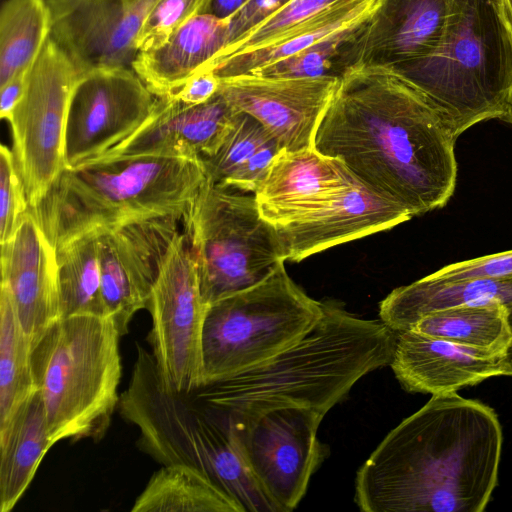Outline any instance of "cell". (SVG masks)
Masks as SVG:
<instances>
[{
    "label": "cell",
    "instance_id": "6da1fadb",
    "mask_svg": "<svg viewBox=\"0 0 512 512\" xmlns=\"http://www.w3.org/2000/svg\"><path fill=\"white\" fill-rule=\"evenodd\" d=\"M456 140L403 77L384 67H358L339 81L314 148L340 159L360 183L416 216L452 197Z\"/></svg>",
    "mask_w": 512,
    "mask_h": 512
},
{
    "label": "cell",
    "instance_id": "603a6c76",
    "mask_svg": "<svg viewBox=\"0 0 512 512\" xmlns=\"http://www.w3.org/2000/svg\"><path fill=\"white\" fill-rule=\"evenodd\" d=\"M229 20L199 14L161 46L138 52L132 69L157 97L167 95L229 45Z\"/></svg>",
    "mask_w": 512,
    "mask_h": 512
},
{
    "label": "cell",
    "instance_id": "d6986e66",
    "mask_svg": "<svg viewBox=\"0 0 512 512\" xmlns=\"http://www.w3.org/2000/svg\"><path fill=\"white\" fill-rule=\"evenodd\" d=\"M1 286L32 346L60 319L56 249L32 212L1 243Z\"/></svg>",
    "mask_w": 512,
    "mask_h": 512
},
{
    "label": "cell",
    "instance_id": "484cf974",
    "mask_svg": "<svg viewBox=\"0 0 512 512\" xmlns=\"http://www.w3.org/2000/svg\"><path fill=\"white\" fill-rule=\"evenodd\" d=\"M281 150L262 124L240 112L218 150L201 160L209 182L254 193Z\"/></svg>",
    "mask_w": 512,
    "mask_h": 512
},
{
    "label": "cell",
    "instance_id": "2e32d148",
    "mask_svg": "<svg viewBox=\"0 0 512 512\" xmlns=\"http://www.w3.org/2000/svg\"><path fill=\"white\" fill-rule=\"evenodd\" d=\"M333 78H281L244 74L221 79L220 92L255 118L281 149L314 148L315 135L339 84Z\"/></svg>",
    "mask_w": 512,
    "mask_h": 512
},
{
    "label": "cell",
    "instance_id": "d590c367",
    "mask_svg": "<svg viewBox=\"0 0 512 512\" xmlns=\"http://www.w3.org/2000/svg\"><path fill=\"white\" fill-rule=\"evenodd\" d=\"M29 203L12 150L0 148V243L8 240L28 211Z\"/></svg>",
    "mask_w": 512,
    "mask_h": 512
},
{
    "label": "cell",
    "instance_id": "5bb4252c",
    "mask_svg": "<svg viewBox=\"0 0 512 512\" xmlns=\"http://www.w3.org/2000/svg\"><path fill=\"white\" fill-rule=\"evenodd\" d=\"M183 217L156 216L100 230L98 257L107 315L121 337L133 316L147 308L162 261Z\"/></svg>",
    "mask_w": 512,
    "mask_h": 512
},
{
    "label": "cell",
    "instance_id": "74e56055",
    "mask_svg": "<svg viewBox=\"0 0 512 512\" xmlns=\"http://www.w3.org/2000/svg\"><path fill=\"white\" fill-rule=\"evenodd\" d=\"M291 0H248L229 20L230 46L280 11ZM226 48V49H227Z\"/></svg>",
    "mask_w": 512,
    "mask_h": 512
},
{
    "label": "cell",
    "instance_id": "7c38bea8",
    "mask_svg": "<svg viewBox=\"0 0 512 512\" xmlns=\"http://www.w3.org/2000/svg\"><path fill=\"white\" fill-rule=\"evenodd\" d=\"M323 418L298 407L244 420L228 418L252 473L281 512L298 506L327 456L328 448L317 436Z\"/></svg>",
    "mask_w": 512,
    "mask_h": 512
},
{
    "label": "cell",
    "instance_id": "9a60e30c",
    "mask_svg": "<svg viewBox=\"0 0 512 512\" xmlns=\"http://www.w3.org/2000/svg\"><path fill=\"white\" fill-rule=\"evenodd\" d=\"M50 38L80 75L99 68H132L136 38L159 0H46Z\"/></svg>",
    "mask_w": 512,
    "mask_h": 512
},
{
    "label": "cell",
    "instance_id": "44dd1931",
    "mask_svg": "<svg viewBox=\"0 0 512 512\" xmlns=\"http://www.w3.org/2000/svg\"><path fill=\"white\" fill-rule=\"evenodd\" d=\"M356 180L340 159L315 148L282 149L254 196L261 215L279 226L319 208Z\"/></svg>",
    "mask_w": 512,
    "mask_h": 512
},
{
    "label": "cell",
    "instance_id": "83f0119b",
    "mask_svg": "<svg viewBox=\"0 0 512 512\" xmlns=\"http://www.w3.org/2000/svg\"><path fill=\"white\" fill-rule=\"evenodd\" d=\"M132 512H244L242 507L197 468L162 465L135 500Z\"/></svg>",
    "mask_w": 512,
    "mask_h": 512
},
{
    "label": "cell",
    "instance_id": "30bf717a",
    "mask_svg": "<svg viewBox=\"0 0 512 512\" xmlns=\"http://www.w3.org/2000/svg\"><path fill=\"white\" fill-rule=\"evenodd\" d=\"M80 73L49 37L29 70L9 121L12 153L29 203L35 207L66 168L64 138L72 92Z\"/></svg>",
    "mask_w": 512,
    "mask_h": 512
},
{
    "label": "cell",
    "instance_id": "f546056e",
    "mask_svg": "<svg viewBox=\"0 0 512 512\" xmlns=\"http://www.w3.org/2000/svg\"><path fill=\"white\" fill-rule=\"evenodd\" d=\"M372 12L301 52L250 74L281 78L341 80L361 65L367 25Z\"/></svg>",
    "mask_w": 512,
    "mask_h": 512
},
{
    "label": "cell",
    "instance_id": "1f68e13d",
    "mask_svg": "<svg viewBox=\"0 0 512 512\" xmlns=\"http://www.w3.org/2000/svg\"><path fill=\"white\" fill-rule=\"evenodd\" d=\"M99 232L86 233L56 249L60 319L108 316L101 287Z\"/></svg>",
    "mask_w": 512,
    "mask_h": 512
},
{
    "label": "cell",
    "instance_id": "3957f363",
    "mask_svg": "<svg viewBox=\"0 0 512 512\" xmlns=\"http://www.w3.org/2000/svg\"><path fill=\"white\" fill-rule=\"evenodd\" d=\"M318 323L273 358L205 385L194 394L231 420L298 407L325 416L368 373L390 365L397 333L381 320L324 301Z\"/></svg>",
    "mask_w": 512,
    "mask_h": 512
},
{
    "label": "cell",
    "instance_id": "ab89813d",
    "mask_svg": "<svg viewBox=\"0 0 512 512\" xmlns=\"http://www.w3.org/2000/svg\"><path fill=\"white\" fill-rule=\"evenodd\" d=\"M30 68L17 74L7 83L0 86V115L2 119L8 122L22 98Z\"/></svg>",
    "mask_w": 512,
    "mask_h": 512
},
{
    "label": "cell",
    "instance_id": "f1b7e54d",
    "mask_svg": "<svg viewBox=\"0 0 512 512\" xmlns=\"http://www.w3.org/2000/svg\"><path fill=\"white\" fill-rule=\"evenodd\" d=\"M409 329L492 354L507 355L512 345L508 309L501 302L437 310L422 316Z\"/></svg>",
    "mask_w": 512,
    "mask_h": 512
},
{
    "label": "cell",
    "instance_id": "7bdbcfd3",
    "mask_svg": "<svg viewBox=\"0 0 512 512\" xmlns=\"http://www.w3.org/2000/svg\"><path fill=\"white\" fill-rule=\"evenodd\" d=\"M507 309H508V320H509V324H510V327L512 330V303L507 305ZM507 358L512 363V345H511L510 349L508 350Z\"/></svg>",
    "mask_w": 512,
    "mask_h": 512
},
{
    "label": "cell",
    "instance_id": "cb8c5ba5",
    "mask_svg": "<svg viewBox=\"0 0 512 512\" xmlns=\"http://www.w3.org/2000/svg\"><path fill=\"white\" fill-rule=\"evenodd\" d=\"M512 303V278L454 281L427 276L389 293L379 305L381 321L396 333L409 329L425 314L459 305Z\"/></svg>",
    "mask_w": 512,
    "mask_h": 512
},
{
    "label": "cell",
    "instance_id": "f35d334b",
    "mask_svg": "<svg viewBox=\"0 0 512 512\" xmlns=\"http://www.w3.org/2000/svg\"><path fill=\"white\" fill-rule=\"evenodd\" d=\"M221 80L212 71H200L164 96L188 105H198L210 100L220 89Z\"/></svg>",
    "mask_w": 512,
    "mask_h": 512
},
{
    "label": "cell",
    "instance_id": "ffe728a7",
    "mask_svg": "<svg viewBox=\"0 0 512 512\" xmlns=\"http://www.w3.org/2000/svg\"><path fill=\"white\" fill-rule=\"evenodd\" d=\"M390 366L403 389L431 395L512 376L507 355L468 348L413 329L397 333Z\"/></svg>",
    "mask_w": 512,
    "mask_h": 512
},
{
    "label": "cell",
    "instance_id": "e575fe53",
    "mask_svg": "<svg viewBox=\"0 0 512 512\" xmlns=\"http://www.w3.org/2000/svg\"><path fill=\"white\" fill-rule=\"evenodd\" d=\"M209 0H159L136 38L137 52L164 44L180 27L202 13Z\"/></svg>",
    "mask_w": 512,
    "mask_h": 512
},
{
    "label": "cell",
    "instance_id": "b9f144b4",
    "mask_svg": "<svg viewBox=\"0 0 512 512\" xmlns=\"http://www.w3.org/2000/svg\"><path fill=\"white\" fill-rule=\"evenodd\" d=\"M500 14L512 34V0H496Z\"/></svg>",
    "mask_w": 512,
    "mask_h": 512
},
{
    "label": "cell",
    "instance_id": "e0dca14e",
    "mask_svg": "<svg viewBox=\"0 0 512 512\" xmlns=\"http://www.w3.org/2000/svg\"><path fill=\"white\" fill-rule=\"evenodd\" d=\"M239 113L220 91L198 105L160 96L147 121L103 156L209 157L218 150Z\"/></svg>",
    "mask_w": 512,
    "mask_h": 512
},
{
    "label": "cell",
    "instance_id": "60d3db41",
    "mask_svg": "<svg viewBox=\"0 0 512 512\" xmlns=\"http://www.w3.org/2000/svg\"><path fill=\"white\" fill-rule=\"evenodd\" d=\"M248 0H209L201 14H210L221 19L234 15Z\"/></svg>",
    "mask_w": 512,
    "mask_h": 512
},
{
    "label": "cell",
    "instance_id": "52a82bcc",
    "mask_svg": "<svg viewBox=\"0 0 512 512\" xmlns=\"http://www.w3.org/2000/svg\"><path fill=\"white\" fill-rule=\"evenodd\" d=\"M121 335L110 316L56 321L32 346V370L47 430L61 440L100 441L118 407Z\"/></svg>",
    "mask_w": 512,
    "mask_h": 512
},
{
    "label": "cell",
    "instance_id": "4fadbf2b",
    "mask_svg": "<svg viewBox=\"0 0 512 512\" xmlns=\"http://www.w3.org/2000/svg\"><path fill=\"white\" fill-rule=\"evenodd\" d=\"M156 101L132 68H99L80 75L66 120V168L98 159L124 142L147 121Z\"/></svg>",
    "mask_w": 512,
    "mask_h": 512
},
{
    "label": "cell",
    "instance_id": "5b68a950",
    "mask_svg": "<svg viewBox=\"0 0 512 512\" xmlns=\"http://www.w3.org/2000/svg\"><path fill=\"white\" fill-rule=\"evenodd\" d=\"M136 348L130 382L117 408L138 428L137 447L162 465L197 468L244 512H277L252 473L228 417L194 392L168 387L153 354L138 342Z\"/></svg>",
    "mask_w": 512,
    "mask_h": 512
},
{
    "label": "cell",
    "instance_id": "7402d4cb",
    "mask_svg": "<svg viewBox=\"0 0 512 512\" xmlns=\"http://www.w3.org/2000/svg\"><path fill=\"white\" fill-rule=\"evenodd\" d=\"M456 0H378L360 67L395 69L429 54L444 34Z\"/></svg>",
    "mask_w": 512,
    "mask_h": 512
},
{
    "label": "cell",
    "instance_id": "ba28073f",
    "mask_svg": "<svg viewBox=\"0 0 512 512\" xmlns=\"http://www.w3.org/2000/svg\"><path fill=\"white\" fill-rule=\"evenodd\" d=\"M322 313V302L295 284L284 263L261 282L208 305L201 338L202 387L287 350Z\"/></svg>",
    "mask_w": 512,
    "mask_h": 512
},
{
    "label": "cell",
    "instance_id": "8992f818",
    "mask_svg": "<svg viewBox=\"0 0 512 512\" xmlns=\"http://www.w3.org/2000/svg\"><path fill=\"white\" fill-rule=\"evenodd\" d=\"M390 70L429 100L455 138L487 120L512 124V34L496 0H456L435 48Z\"/></svg>",
    "mask_w": 512,
    "mask_h": 512
},
{
    "label": "cell",
    "instance_id": "4dcf8cb0",
    "mask_svg": "<svg viewBox=\"0 0 512 512\" xmlns=\"http://www.w3.org/2000/svg\"><path fill=\"white\" fill-rule=\"evenodd\" d=\"M32 343L23 330L8 290L0 293V436L37 389L32 370Z\"/></svg>",
    "mask_w": 512,
    "mask_h": 512
},
{
    "label": "cell",
    "instance_id": "9c48e42d",
    "mask_svg": "<svg viewBox=\"0 0 512 512\" xmlns=\"http://www.w3.org/2000/svg\"><path fill=\"white\" fill-rule=\"evenodd\" d=\"M183 220L207 306L261 282L287 260L254 193L206 180Z\"/></svg>",
    "mask_w": 512,
    "mask_h": 512
},
{
    "label": "cell",
    "instance_id": "d4e9b609",
    "mask_svg": "<svg viewBox=\"0 0 512 512\" xmlns=\"http://www.w3.org/2000/svg\"><path fill=\"white\" fill-rule=\"evenodd\" d=\"M50 441L42 399L36 393L15 414L0 436V510L9 512L30 485Z\"/></svg>",
    "mask_w": 512,
    "mask_h": 512
},
{
    "label": "cell",
    "instance_id": "ac0fdd59",
    "mask_svg": "<svg viewBox=\"0 0 512 512\" xmlns=\"http://www.w3.org/2000/svg\"><path fill=\"white\" fill-rule=\"evenodd\" d=\"M411 217L406 208L356 180L319 208L274 227L287 260L298 262L330 247L391 229Z\"/></svg>",
    "mask_w": 512,
    "mask_h": 512
},
{
    "label": "cell",
    "instance_id": "8d00e7d4",
    "mask_svg": "<svg viewBox=\"0 0 512 512\" xmlns=\"http://www.w3.org/2000/svg\"><path fill=\"white\" fill-rule=\"evenodd\" d=\"M435 280L512 278V250L453 263L427 275Z\"/></svg>",
    "mask_w": 512,
    "mask_h": 512
},
{
    "label": "cell",
    "instance_id": "7a4b0ae2",
    "mask_svg": "<svg viewBox=\"0 0 512 512\" xmlns=\"http://www.w3.org/2000/svg\"><path fill=\"white\" fill-rule=\"evenodd\" d=\"M503 433L488 405L432 395L391 430L355 478L365 512H481L498 483Z\"/></svg>",
    "mask_w": 512,
    "mask_h": 512
},
{
    "label": "cell",
    "instance_id": "836d02e7",
    "mask_svg": "<svg viewBox=\"0 0 512 512\" xmlns=\"http://www.w3.org/2000/svg\"><path fill=\"white\" fill-rule=\"evenodd\" d=\"M347 1L350 0H291L280 11L252 30L242 40L225 49L214 60L266 45Z\"/></svg>",
    "mask_w": 512,
    "mask_h": 512
},
{
    "label": "cell",
    "instance_id": "d6a6232c",
    "mask_svg": "<svg viewBox=\"0 0 512 512\" xmlns=\"http://www.w3.org/2000/svg\"><path fill=\"white\" fill-rule=\"evenodd\" d=\"M51 33L46 0H6L0 13V86L29 69Z\"/></svg>",
    "mask_w": 512,
    "mask_h": 512
},
{
    "label": "cell",
    "instance_id": "8fae6325",
    "mask_svg": "<svg viewBox=\"0 0 512 512\" xmlns=\"http://www.w3.org/2000/svg\"><path fill=\"white\" fill-rule=\"evenodd\" d=\"M207 307L188 236L179 232L162 261L147 306L151 353L164 383L177 392L202 387L201 338Z\"/></svg>",
    "mask_w": 512,
    "mask_h": 512
},
{
    "label": "cell",
    "instance_id": "277c9868",
    "mask_svg": "<svg viewBox=\"0 0 512 512\" xmlns=\"http://www.w3.org/2000/svg\"><path fill=\"white\" fill-rule=\"evenodd\" d=\"M206 180L201 159L102 156L65 168L29 210L58 249L86 233L135 220L184 218Z\"/></svg>",
    "mask_w": 512,
    "mask_h": 512
},
{
    "label": "cell",
    "instance_id": "4316f807",
    "mask_svg": "<svg viewBox=\"0 0 512 512\" xmlns=\"http://www.w3.org/2000/svg\"><path fill=\"white\" fill-rule=\"evenodd\" d=\"M377 4L378 0L347 1L266 45L214 60L200 71H212L220 80L253 73L264 66L301 52L328 35L363 18L374 11Z\"/></svg>",
    "mask_w": 512,
    "mask_h": 512
}]
</instances>
